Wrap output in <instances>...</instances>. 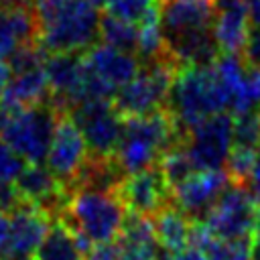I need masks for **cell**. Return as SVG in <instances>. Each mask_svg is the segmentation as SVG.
Returning <instances> with one entry per match:
<instances>
[{
    "label": "cell",
    "mask_w": 260,
    "mask_h": 260,
    "mask_svg": "<svg viewBox=\"0 0 260 260\" xmlns=\"http://www.w3.org/2000/svg\"><path fill=\"white\" fill-rule=\"evenodd\" d=\"M51 102V89L45 75V69H30L14 73L10 83L6 85L2 98H0V114L8 116L12 112L49 104Z\"/></svg>",
    "instance_id": "obj_17"
},
{
    "label": "cell",
    "mask_w": 260,
    "mask_h": 260,
    "mask_svg": "<svg viewBox=\"0 0 260 260\" xmlns=\"http://www.w3.org/2000/svg\"><path fill=\"white\" fill-rule=\"evenodd\" d=\"M179 71L181 65L171 53L156 61L142 63L138 75L114 95L112 104L116 112L128 120L165 110Z\"/></svg>",
    "instance_id": "obj_5"
},
{
    "label": "cell",
    "mask_w": 260,
    "mask_h": 260,
    "mask_svg": "<svg viewBox=\"0 0 260 260\" xmlns=\"http://www.w3.org/2000/svg\"><path fill=\"white\" fill-rule=\"evenodd\" d=\"M252 238H240V240H219L205 250L207 260H252Z\"/></svg>",
    "instance_id": "obj_25"
},
{
    "label": "cell",
    "mask_w": 260,
    "mask_h": 260,
    "mask_svg": "<svg viewBox=\"0 0 260 260\" xmlns=\"http://www.w3.org/2000/svg\"><path fill=\"white\" fill-rule=\"evenodd\" d=\"M116 197L124 205L126 213L154 217L165 207L173 205V189L162 177L158 165L140 173L126 175L114 189Z\"/></svg>",
    "instance_id": "obj_10"
},
{
    "label": "cell",
    "mask_w": 260,
    "mask_h": 260,
    "mask_svg": "<svg viewBox=\"0 0 260 260\" xmlns=\"http://www.w3.org/2000/svg\"><path fill=\"white\" fill-rule=\"evenodd\" d=\"M138 32H140L138 24L126 22L120 18H112L108 14L100 22V39L106 45H112V47L128 51V53L138 49Z\"/></svg>",
    "instance_id": "obj_22"
},
{
    "label": "cell",
    "mask_w": 260,
    "mask_h": 260,
    "mask_svg": "<svg viewBox=\"0 0 260 260\" xmlns=\"http://www.w3.org/2000/svg\"><path fill=\"white\" fill-rule=\"evenodd\" d=\"M10 79H12V69H10V65H8L6 59H0V98H2L4 89H6V85L10 83Z\"/></svg>",
    "instance_id": "obj_33"
},
{
    "label": "cell",
    "mask_w": 260,
    "mask_h": 260,
    "mask_svg": "<svg viewBox=\"0 0 260 260\" xmlns=\"http://www.w3.org/2000/svg\"><path fill=\"white\" fill-rule=\"evenodd\" d=\"M35 0H0V8L6 10H32Z\"/></svg>",
    "instance_id": "obj_32"
},
{
    "label": "cell",
    "mask_w": 260,
    "mask_h": 260,
    "mask_svg": "<svg viewBox=\"0 0 260 260\" xmlns=\"http://www.w3.org/2000/svg\"><path fill=\"white\" fill-rule=\"evenodd\" d=\"M234 144L248 148L260 146V110H252L234 118Z\"/></svg>",
    "instance_id": "obj_26"
},
{
    "label": "cell",
    "mask_w": 260,
    "mask_h": 260,
    "mask_svg": "<svg viewBox=\"0 0 260 260\" xmlns=\"http://www.w3.org/2000/svg\"><path fill=\"white\" fill-rule=\"evenodd\" d=\"M83 260H120L116 242L93 244V248L83 256Z\"/></svg>",
    "instance_id": "obj_29"
},
{
    "label": "cell",
    "mask_w": 260,
    "mask_h": 260,
    "mask_svg": "<svg viewBox=\"0 0 260 260\" xmlns=\"http://www.w3.org/2000/svg\"><path fill=\"white\" fill-rule=\"evenodd\" d=\"M189 130L183 128L169 108L148 116L124 120V134L114 154L118 169L124 175L140 173L158 165L160 156L177 146L185 144Z\"/></svg>",
    "instance_id": "obj_2"
},
{
    "label": "cell",
    "mask_w": 260,
    "mask_h": 260,
    "mask_svg": "<svg viewBox=\"0 0 260 260\" xmlns=\"http://www.w3.org/2000/svg\"><path fill=\"white\" fill-rule=\"evenodd\" d=\"M126 219V209L114 191L77 187L69 191V199L57 221L71 232L83 234L93 244L116 242Z\"/></svg>",
    "instance_id": "obj_4"
},
{
    "label": "cell",
    "mask_w": 260,
    "mask_h": 260,
    "mask_svg": "<svg viewBox=\"0 0 260 260\" xmlns=\"http://www.w3.org/2000/svg\"><path fill=\"white\" fill-rule=\"evenodd\" d=\"M8 240H10V213L0 211V258L6 252Z\"/></svg>",
    "instance_id": "obj_30"
},
{
    "label": "cell",
    "mask_w": 260,
    "mask_h": 260,
    "mask_svg": "<svg viewBox=\"0 0 260 260\" xmlns=\"http://www.w3.org/2000/svg\"><path fill=\"white\" fill-rule=\"evenodd\" d=\"M30 260H83V256L75 244L71 230L61 221H53L51 230L47 232L45 240Z\"/></svg>",
    "instance_id": "obj_20"
},
{
    "label": "cell",
    "mask_w": 260,
    "mask_h": 260,
    "mask_svg": "<svg viewBox=\"0 0 260 260\" xmlns=\"http://www.w3.org/2000/svg\"><path fill=\"white\" fill-rule=\"evenodd\" d=\"M256 154H258V148H248V146H238V144L232 146L230 156L225 160V167H228L225 173L230 175L232 183L246 185L250 181V175L256 165Z\"/></svg>",
    "instance_id": "obj_23"
},
{
    "label": "cell",
    "mask_w": 260,
    "mask_h": 260,
    "mask_svg": "<svg viewBox=\"0 0 260 260\" xmlns=\"http://www.w3.org/2000/svg\"><path fill=\"white\" fill-rule=\"evenodd\" d=\"M252 260H260V240H254V246H252Z\"/></svg>",
    "instance_id": "obj_36"
},
{
    "label": "cell",
    "mask_w": 260,
    "mask_h": 260,
    "mask_svg": "<svg viewBox=\"0 0 260 260\" xmlns=\"http://www.w3.org/2000/svg\"><path fill=\"white\" fill-rule=\"evenodd\" d=\"M152 221H154L156 238L165 250H169L171 254H177L189 246V234H191L193 219L187 217L181 209H177L175 205H169L160 213H156Z\"/></svg>",
    "instance_id": "obj_19"
},
{
    "label": "cell",
    "mask_w": 260,
    "mask_h": 260,
    "mask_svg": "<svg viewBox=\"0 0 260 260\" xmlns=\"http://www.w3.org/2000/svg\"><path fill=\"white\" fill-rule=\"evenodd\" d=\"M24 167V158L18 156L4 140H0V185H12Z\"/></svg>",
    "instance_id": "obj_27"
},
{
    "label": "cell",
    "mask_w": 260,
    "mask_h": 260,
    "mask_svg": "<svg viewBox=\"0 0 260 260\" xmlns=\"http://www.w3.org/2000/svg\"><path fill=\"white\" fill-rule=\"evenodd\" d=\"M232 185V179L225 171H197L179 187L173 189V205L181 209L187 217L197 221V217H205L211 205L219 199V195Z\"/></svg>",
    "instance_id": "obj_12"
},
{
    "label": "cell",
    "mask_w": 260,
    "mask_h": 260,
    "mask_svg": "<svg viewBox=\"0 0 260 260\" xmlns=\"http://www.w3.org/2000/svg\"><path fill=\"white\" fill-rule=\"evenodd\" d=\"M246 2V10L250 16V22L254 26H260V0H244Z\"/></svg>",
    "instance_id": "obj_34"
},
{
    "label": "cell",
    "mask_w": 260,
    "mask_h": 260,
    "mask_svg": "<svg viewBox=\"0 0 260 260\" xmlns=\"http://www.w3.org/2000/svg\"><path fill=\"white\" fill-rule=\"evenodd\" d=\"M87 158H89V148L81 130L77 128L69 112H59L55 134L47 154V169L67 189H71L79 179Z\"/></svg>",
    "instance_id": "obj_9"
},
{
    "label": "cell",
    "mask_w": 260,
    "mask_h": 260,
    "mask_svg": "<svg viewBox=\"0 0 260 260\" xmlns=\"http://www.w3.org/2000/svg\"><path fill=\"white\" fill-rule=\"evenodd\" d=\"M173 260H207V254L199 248H193V246H187L183 248L181 252L173 254Z\"/></svg>",
    "instance_id": "obj_31"
},
{
    "label": "cell",
    "mask_w": 260,
    "mask_h": 260,
    "mask_svg": "<svg viewBox=\"0 0 260 260\" xmlns=\"http://www.w3.org/2000/svg\"><path fill=\"white\" fill-rule=\"evenodd\" d=\"M185 144L197 171L221 169L234 146V118L223 112L199 122L189 130Z\"/></svg>",
    "instance_id": "obj_11"
},
{
    "label": "cell",
    "mask_w": 260,
    "mask_h": 260,
    "mask_svg": "<svg viewBox=\"0 0 260 260\" xmlns=\"http://www.w3.org/2000/svg\"><path fill=\"white\" fill-rule=\"evenodd\" d=\"M41 43V26L35 10L0 8V59L14 55L20 47Z\"/></svg>",
    "instance_id": "obj_18"
},
{
    "label": "cell",
    "mask_w": 260,
    "mask_h": 260,
    "mask_svg": "<svg viewBox=\"0 0 260 260\" xmlns=\"http://www.w3.org/2000/svg\"><path fill=\"white\" fill-rule=\"evenodd\" d=\"M2 122H4V118H2V114H0V132H2Z\"/></svg>",
    "instance_id": "obj_37"
},
{
    "label": "cell",
    "mask_w": 260,
    "mask_h": 260,
    "mask_svg": "<svg viewBox=\"0 0 260 260\" xmlns=\"http://www.w3.org/2000/svg\"><path fill=\"white\" fill-rule=\"evenodd\" d=\"M258 205L260 201L252 195L248 185L232 183L201 221L219 240L252 238Z\"/></svg>",
    "instance_id": "obj_7"
},
{
    "label": "cell",
    "mask_w": 260,
    "mask_h": 260,
    "mask_svg": "<svg viewBox=\"0 0 260 260\" xmlns=\"http://www.w3.org/2000/svg\"><path fill=\"white\" fill-rule=\"evenodd\" d=\"M167 108L183 128L191 130L230 110V100L213 65H187L175 77Z\"/></svg>",
    "instance_id": "obj_3"
},
{
    "label": "cell",
    "mask_w": 260,
    "mask_h": 260,
    "mask_svg": "<svg viewBox=\"0 0 260 260\" xmlns=\"http://www.w3.org/2000/svg\"><path fill=\"white\" fill-rule=\"evenodd\" d=\"M116 246L120 260H173V254L156 238L152 217L126 213Z\"/></svg>",
    "instance_id": "obj_15"
},
{
    "label": "cell",
    "mask_w": 260,
    "mask_h": 260,
    "mask_svg": "<svg viewBox=\"0 0 260 260\" xmlns=\"http://www.w3.org/2000/svg\"><path fill=\"white\" fill-rule=\"evenodd\" d=\"M51 225L53 217L41 207L20 203L10 211V240L2 260H30Z\"/></svg>",
    "instance_id": "obj_13"
},
{
    "label": "cell",
    "mask_w": 260,
    "mask_h": 260,
    "mask_svg": "<svg viewBox=\"0 0 260 260\" xmlns=\"http://www.w3.org/2000/svg\"><path fill=\"white\" fill-rule=\"evenodd\" d=\"M69 116L81 130L91 156L114 158L124 134V118L116 112L110 100L79 104L71 110Z\"/></svg>",
    "instance_id": "obj_8"
},
{
    "label": "cell",
    "mask_w": 260,
    "mask_h": 260,
    "mask_svg": "<svg viewBox=\"0 0 260 260\" xmlns=\"http://www.w3.org/2000/svg\"><path fill=\"white\" fill-rule=\"evenodd\" d=\"M213 39L219 53L240 55L250 39V16L244 0H213Z\"/></svg>",
    "instance_id": "obj_16"
},
{
    "label": "cell",
    "mask_w": 260,
    "mask_h": 260,
    "mask_svg": "<svg viewBox=\"0 0 260 260\" xmlns=\"http://www.w3.org/2000/svg\"><path fill=\"white\" fill-rule=\"evenodd\" d=\"M254 236L256 240H260V205L256 209V221H254Z\"/></svg>",
    "instance_id": "obj_35"
},
{
    "label": "cell",
    "mask_w": 260,
    "mask_h": 260,
    "mask_svg": "<svg viewBox=\"0 0 260 260\" xmlns=\"http://www.w3.org/2000/svg\"><path fill=\"white\" fill-rule=\"evenodd\" d=\"M0 260H2V258H0Z\"/></svg>",
    "instance_id": "obj_38"
},
{
    "label": "cell",
    "mask_w": 260,
    "mask_h": 260,
    "mask_svg": "<svg viewBox=\"0 0 260 260\" xmlns=\"http://www.w3.org/2000/svg\"><path fill=\"white\" fill-rule=\"evenodd\" d=\"M83 63L87 71L98 77L114 95L118 93V89L130 83L142 67L136 53H128L106 43H95L91 49H87L83 53Z\"/></svg>",
    "instance_id": "obj_14"
},
{
    "label": "cell",
    "mask_w": 260,
    "mask_h": 260,
    "mask_svg": "<svg viewBox=\"0 0 260 260\" xmlns=\"http://www.w3.org/2000/svg\"><path fill=\"white\" fill-rule=\"evenodd\" d=\"M59 110L49 102L2 116V140L28 165L47 160Z\"/></svg>",
    "instance_id": "obj_6"
},
{
    "label": "cell",
    "mask_w": 260,
    "mask_h": 260,
    "mask_svg": "<svg viewBox=\"0 0 260 260\" xmlns=\"http://www.w3.org/2000/svg\"><path fill=\"white\" fill-rule=\"evenodd\" d=\"M154 6H156V0H106L104 8L112 18L140 24Z\"/></svg>",
    "instance_id": "obj_24"
},
{
    "label": "cell",
    "mask_w": 260,
    "mask_h": 260,
    "mask_svg": "<svg viewBox=\"0 0 260 260\" xmlns=\"http://www.w3.org/2000/svg\"><path fill=\"white\" fill-rule=\"evenodd\" d=\"M244 61L248 67L260 69V26H254L248 39V45L244 49Z\"/></svg>",
    "instance_id": "obj_28"
},
{
    "label": "cell",
    "mask_w": 260,
    "mask_h": 260,
    "mask_svg": "<svg viewBox=\"0 0 260 260\" xmlns=\"http://www.w3.org/2000/svg\"><path fill=\"white\" fill-rule=\"evenodd\" d=\"M32 10L49 53H85L100 37V8L89 0H35Z\"/></svg>",
    "instance_id": "obj_1"
},
{
    "label": "cell",
    "mask_w": 260,
    "mask_h": 260,
    "mask_svg": "<svg viewBox=\"0 0 260 260\" xmlns=\"http://www.w3.org/2000/svg\"><path fill=\"white\" fill-rule=\"evenodd\" d=\"M158 169L162 171L165 181L169 183L171 189L179 187L183 181H187L193 173H197V167L187 150V144H177L173 148H169L160 160H158Z\"/></svg>",
    "instance_id": "obj_21"
}]
</instances>
